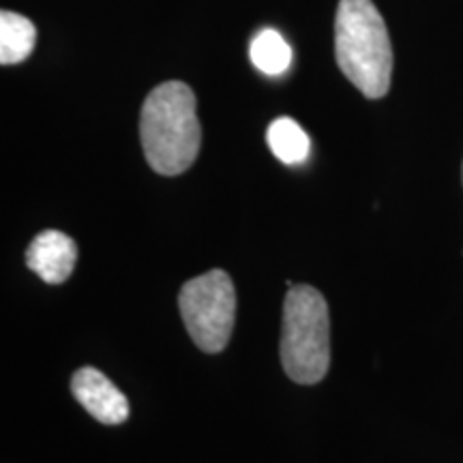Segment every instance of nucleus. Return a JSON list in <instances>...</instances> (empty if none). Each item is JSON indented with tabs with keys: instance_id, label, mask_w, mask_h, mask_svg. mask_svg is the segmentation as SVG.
Segmentation results:
<instances>
[{
	"instance_id": "nucleus-9",
	"label": "nucleus",
	"mask_w": 463,
	"mask_h": 463,
	"mask_svg": "<svg viewBox=\"0 0 463 463\" xmlns=\"http://www.w3.org/2000/svg\"><path fill=\"white\" fill-rule=\"evenodd\" d=\"M249 56L256 69L266 75H279L292 62V48L273 28L258 33L249 45Z\"/></svg>"
},
{
	"instance_id": "nucleus-1",
	"label": "nucleus",
	"mask_w": 463,
	"mask_h": 463,
	"mask_svg": "<svg viewBox=\"0 0 463 463\" xmlns=\"http://www.w3.org/2000/svg\"><path fill=\"white\" fill-rule=\"evenodd\" d=\"M195 95L184 82L159 84L146 97L140 114V140L148 165L164 176H176L198 159L202 129Z\"/></svg>"
},
{
	"instance_id": "nucleus-7",
	"label": "nucleus",
	"mask_w": 463,
	"mask_h": 463,
	"mask_svg": "<svg viewBox=\"0 0 463 463\" xmlns=\"http://www.w3.org/2000/svg\"><path fill=\"white\" fill-rule=\"evenodd\" d=\"M37 43V28L28 17L3 11L0 14V62L7 65H20L33 54Z\"/></svg>"
},
{
	"instance_id": "nucleus-8",
	"label": "nucleus",
	"mask_w": 463,
	"mask_h": 463,
	"mask_svg": "<svg viewBox=\"0 0 463 463\" xmlns=\"http://www.w3.org/2000/svg\"><path fill=\"white\" fill-rule=\"evenodd\" d=\"M266 142H269L275 157L288 165L303 164V161L309 157V136H307L305 129L297 123V120L288 118V116L270 123L269 131H266Z\"/></svg>"
},
{
	"instance_id": "nucleus-6",
	"label": "nucleus",
	"mask_w": 463,
	"mask_h": 463,
	"mask_svg": "<svg viewBox=\"0 0 463 463\" xmlns=\"http://www.w3.org/2000/svg\"><path fill=\"white\" fill-rule=\"evenodd\" d=\"M78 262V245L71 236L58 230H45L26 249V266L45 283H62Z\"/></svg>"
},
{
	"instance_id": "nucleus-10",
	"label": "nucleus",
	"mask_w": 463,
	"mask_h": 463,
	"mask_svg": "<svg viewBox=\"0 0 463 463\" xmlns=\"http://www.w3.org/2000/svg\"><path fill=\"white\" fill-rule=\"evenodd\" d=\"M461 176H463V170H461Z\"/></svg>"
},
{
	"instance_id": "nucleus-3",
	"label": "nucleus",
	"mask_w": 463,
	"mask_h": 463,
	"mask_svg": "<svg viewBox=\"0 0 463 463\" xmlns=\"http://www.w3.org/2000/svg\"><path fill=\"white\" fill-rule=\"evenodd\" d=\"M281 363L298 384H317L331 364L328 305L316 288L292 286L283 303Z\"/></svg>"
},
{
	"instance_id": "nucleus-2",
	"label": "nucleus",
	"mask_w": 463,
	"mask_h": 463,
	"mask_svg": "<svg viewBox=\"0 0 463 463\" xmlns=\"http://www.w3.org/2000/svg\"><path fill=\"white\" fill-rule=\"evenodd\" d=\"M335 56L345 78L367 99H382L389 92L392 45L384 17L372 0H339Z\"/></svg>"
},
{
	"instance_id": "nucleus-5",
	"label": "nucleus",
	"mask_w": 463,
	"mask_h": 463,
	"mask_svg": "<svg viewBox=\"0 0 463 463\" xmlns=\"http://www.w3.org/2000/svg\"><path fill=\"white\" fill-rule=\"evenodd\" d=\"M71 391L75 399L84 405L86 412L95 416L103 425H120L129 419V399L116 389L99 369L82 367L73 373Z\"/></svg>"
},
{
	"instance_id": "nucleus-4",
	"label": "nucleus",
	"mask_w": 463,
	"mask_h": 463,
	"mask_svg": "<svg viewBox=\"0 0 463 463\" xmlns=\"http://www.w3.org/2000/svg\"><path fill=\"white\" fill-rule=\"evenodd\" d=\"M178 307L194 344L208 354L222 352L232 337L236 314L234 283L223 270L194 277L181 288Z\"/></svg>"
}]
</instances>
